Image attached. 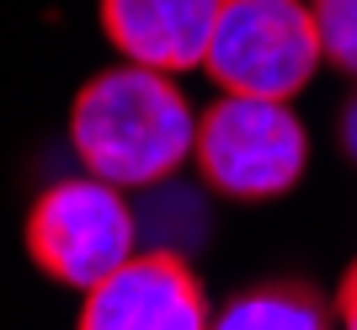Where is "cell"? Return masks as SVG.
I'll use <instances>...</instances> for the list:
<instances>
[{"instance_id": "obj_1", "label": "cell", "mask_w": 357, "mask_h": 330, "mask_svg": "<svg viewBox=\"0 0 357 330\" xmlns=\"http://www.w3.org/2000/svg\"><path fill=\"white\" fill-rule=\"evenodd\" d=\"M70 144L91 176L123 192L160 187L192 160L197 112L181 96L176 75L149 64H112L75 96Z\"/></svg>"}, {"instance_id": "obj_2", "label": "cell", "mask_w": 357, "mask_h": 330, "mask_svg": "<svg viewBox=\"0 0 357 330\" xmlns=\"http://www.w3.org/2000/svg\"><path fill=\"white\" fill-rule=\"evenodd\" d=\"M192 160L213 192L240 197V203H267L304 176L310 134L288 102L219 91V102L197 112Z\"/></svg>"}, {"instance_id": "obj_3", "label": "cell", "mask_w": 357, "mask_h": 330, "mask_svg": "<svg viewBox=\"0 0 357 330\" xmlns=\"http://www.w3.org/2000/svg\"><path fill=\"white\" fill-rule=\"evenodd\" d=\"M326 64L310 0H219L203 70L219 91L294 102Z\"/></svg>"}, {"instance_id": "obj_4", "label": "cell", "mask_w": 357, "mask_h": 330, "mask_svg": "<svg viewBox=\"0 0 357 330\" xmlns=\"http://www.w3.org/2000/svg\"><path fill=\"white\" fill-rule=\"evenodd\" d=\"M32 261L64 288H96L139 256V213L123 187L102 176L54 181L27 213Z\"/></svg>"}, {"instance_id": "obj_5", "label": "cell", "mask_w": 357, "mask_h": 330, "mask_svg": "<svg viewBox=\"0 0 357 330\" xmlns=\"http://www.w3.org/2000/svg\"><path fill=\"white\" fill-rule=\"evenodd\" d=\"M213 309L176 251H139L128 267L86 288L75 330H208Z\"/></svg>"}, {"instance_id": "obj_6", "label": "cell", "mask_w": 357, "mask_h": 330, "mask_svg": "<svg viewBox=\"0 0 357 330\" xmlns=\"http://www.w3.org/2000/svg\"><path fill=\"white\" fill-rule=\"evenodd\" d=\"M219 0H102V32L128 64L165 75L203 70Z\"/></svg>"}, {"instance_id": "obj_7", "label": "cell", "mask_w": 357, "mask_h": 330, "mask_svg": "<svg viewBox=\"0 0 357 330\" xmlns=\"http://www.w3.org/2000/svg\"><path fill=\"white\" fill-rule=\"evenodd\" d=\"M208 330H331V309L310 288H251L213 315Z\"/></svg>"}, {"instance_id": "obj_8", "label": "cell", "mask_w": 357, "mask_h": 330, "mask_svg": "<svg viewBox=\"0 0 357 330\" xmlns=\"http://www.w3.org/2000/svg\"><path fill=\"white\" fill-rule=\"evenodd\" d=\"M310 11L326 64H336L342 75L357 80V0H310Z\"/></svg>"}, {"instance_id": "obj_9", "label": "cell", "mask_w": 357, "mask_h": 330, "mask_svg": "<svg viewBox=\"0 0 357 330\" xmlns=\"http://www.w3.org/2000/svg\"><path fill=\"white\" fill-rule=\"evenodd\" d=\"M336 315H342V330H357V261L342 283V299H336Z\"/></svg>"}, {"instance_id": "obj_10", "label": "cell", "mask_w": 357, "mask_h": 330, "mask_svg": "<svg viewBox=\"0 0 357 330\" xmlns=\"http://www.w3.org/2000/svg\"><path fill=\"white\" fill-rule=\"evenodd\" d=\"M342 144H347V155L357 160V96L347 102V112H342Z\"/></svg>"}]
</instances>
